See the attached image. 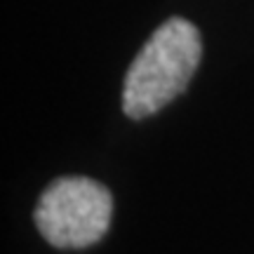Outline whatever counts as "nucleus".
I'll use <instances>...</instances> for the list:
<instances>
[{"label": "nucleus", "mask_w": 254, "mask_h": 254, "mask_svg": "<svg viewBox=\"0 0 254 254\" xmlns=\"http://www.w3.org/2000/svg\"><path fill=\"white\" fill-rule=\"evenodd\" d=\"M113 200L101 184L66 177L50 184L36 207V226L50 245L80 250L94 245L109 231Z\"/></svg>", "instance_id": "obj_2"}, {"label": "nucleus", "mask_w": 254, "mask_h": 254, "mask_svg": "<svg viewBox=\"0 0 254 254\" xmlns=\"http://www.w3.org/2000/svg\"><path fill=\"white\" fill-rule=\"evenodd\" d=\"M200 33L190 21L167 19L127 68L123 111L129 118H148L179 97L200 64Z\"/></svg>", "instance_id": "obj_1"}]
</instances>
